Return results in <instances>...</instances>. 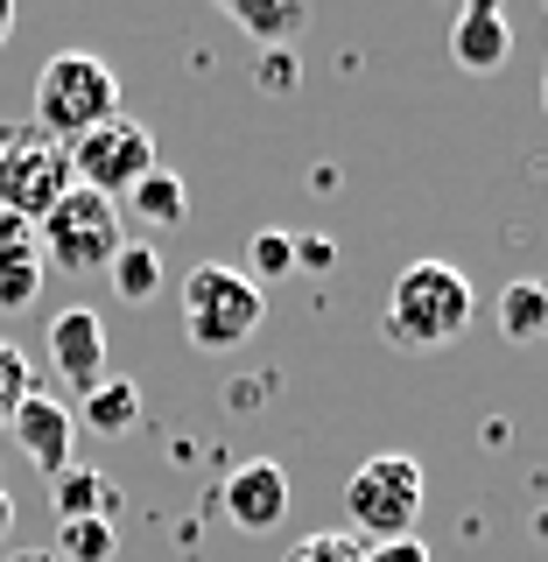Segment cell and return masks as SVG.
I'll return each mask as SVG.
<instances>
[{"label":"cell","mask_w":548,"mask_h":562,"mask_svg":"<svg viewBox=\"0 0 548 562\" xmlns=\"http://www.w3.org/2000/svg\"><path fill=\"white\" fill-rule=\"evenodd\" d=\"M450 57H457V70H471V78H500L506 70L514 29H506V14L492 8V0H471V8L450 14Z\"/></svg>","instance_id":"cell-10"},{"label":"cell","mask_w":548,"mask_h":562,"mask_svg":"<svg viewBox=\"0 0 548 562\" xmlns=\"http://www.w3.org/2000/svg\"><path fill=\"white\" fill-rule=\"evenodd\" d=\"M64 198H70V162L49 140H35L29 155H14V162L0 169V211H14V218H29V225H43Z\"/></svg>","instance_id":"cell-7"},{"label":"cell","mask_w":548,"mask_h":562,"mask_svg":"<svg viewBox=\"0 0 548 562\" xmlns=\"http://www.w3.org/2000/svg\"><path fill=\"white\" fill-rule=\"evenodd\" d=\"M225 22L246 29L260 49H295V35L310 29L303 0H225Z\"/></svg>","instance_id":"cell-13"},{"label":"cell","mask_w":548,"mask_h":562,"mask_svg":"<svg viewBox=\"0 0 548 562\" xmlns=\"http://www.w3.org/2000/svg\"><path fill=\"white\" fill-rule=\"evenodd\" d=\"M120 246H127L120 239V204H105L99 190H78V183H70V198L35 225V254L57 274H99V268H113Z\"/></svg>","instance_id":"cell-5"},{"label":"cell","mask_w":548,"mask_h":562,"mask_svg":"<svg viewBox=\"0 0 548 562\" xmlns=\"http://www.w3.org/2000/svg\"><path fill=\"white\" fill-rule=\"evenodd\" d=\"M29 260H43V254H35V225L14 218V211H0V274L29 268Z\"/></svg>","instance_id":"cell-23"},{"label":"cell","mask_w":548,"mask_h":562,"mask_svg":"<svg viewBox=\"0 0 548 562\" xmlns=\"http://www.w3.org/2000/svg\"><path fill=\"white\" fill-rule=\"evenodd\" d=\"M0 562H57L49 549H14V555H0Z\"/></svg>","instance_id":"cell-29"},{"label":"cell","mask_w":548,"mask_h":562,"mask_svg":"<svg viewBox=\"0 0 548 562\" xmlns=\"http://www.w3.org/2000/svg\"><path fill=\"white\" fill-rule=\"evenodd\" d=\"M127 211H134L141 225H155V233H176V225L190 218V190H183V176L155 162V169L127 190Z\"/></svg>","instance_id":"cell-15"},{"label":"cell","mask_w":548,"mask_h":562,"mask_svg":"<svg viewBox=\"0 0 548 562\" xmlns=\"http://www.w3.org/2000/svg\"><path fill=\"white\" fill-rule=\"evenodd\" d=\"M85 422H92L99 436H134L141 429V386L105 373L92 394H85Z\"/></svg>","instance_id":"cell-16"},{"label":"cell","mask_w":548,"mask_h":562,"mask_svg":"<svg viewBox=\"0 0 548 562\" xmlns=\"http://www.w3.org/2000/svg\"><path fill=\"white\" fill-rule=\"evenodd\" d=\"M29 394H35V373H29V359H22V351H14L8 338H0V429L14 422V408H22Z\"/></svg>","instance_id":"cell-20"},{"label":"cell","mask_w":548,"mask_h":562,"mask_svg":"<svg viewBox=\"0 0 548 562\" xmlns=\"http://www.w3.org/2000/svg\"><path fill=\"white\" fill-rule=\"evenodd\" d=\"M35 289H43V260H29V268H8V274H0V310H29L35 303Z\"/></svg>","instance_id":"cell-24"},{"label":"cell","mask_w":548,"mask_h":562,"mask_svg":"<svg viewBox=\"0 0 548 562\" xmlns=\"http://www.w3.org/2000/svg\"><path fill=\"white\" fill-rule=\"evenodd\" d=\"M268 316V289H254L246 268H225V260H204L183 281V330L198 351H233L260 330Z\"/></svg>","instance_id":"cell-4"},{"label":"cell","mask_w":548,"mask_h":562,"mask_svg":"<svg viewBox=\"0 0 548 562\" xmlns=\"http://www.w3.org/2000/svg\"><path fill=\"white\" fill-rule=\"evenodd\" d=\"M295 268H338V246L331 239H316V233H295Z\"/></svg>","instance_id":"cell-25"},{"label":"cell","mask_w":548,"mask_h":562,"mask_svg":"<svg viewBox=\"0 0 548 562\" xmlns=\"http://www.w3.org/2000/svg\"><path fill=\"white\" fill-rule=\"evenodd\" d=\"M64 162H70V183H78V190H99L105 204H120L141 176L155 169V140H148V127H134L127 113H113L105 127H92L85 140H70Z\"/></svg>","instance_id":"cell-6"},{"label":"cell","mask_w":548,"mask_h":562,"mask_svg":"<svg viewBox=\"0 0 548 562\" xmlns=\"http://www.w3.org/2000/svg\"><path fill=\"white\" fill-rule=\"evenodd\" d=\"M295 274V233H281V225H268V233H254V268H246V281H289Z\"/></svg>","instance_id":"cell-19"},{"label":"cell","mask_w":548,"mask_h":562,"mask_svg":"<svg viewBox=\"0 0 548 562\" xmlns=\"http://www.w3.org/2000/svg\"><path fill=\"white\" fill-rule=\"evenodd\" d=\"M113 113H120V78L92 49H57V57L43 64V78H35V134H43L49 148L85 140Z\"/></svg>","instance_id":"cell-2"},{"label":"cell","mask_w":548,"mask_h":562,"mask_svg":"<svg viewBox=\"0 0 548 562\" xmlns=\"http://www.w3.org/2000/svg\"><path fill=\"white\" fill-rule=\"evenodd\" d=\"M471 310H479V295H471L465 268H450V260H409L394 274V289H387L380 338L394 351H409V359H429V351H450L471 330Z\"/></svg>","instance_id":"cell-1"},{"label":"cell","mask_w":548,"mask_h":562,"mask_svg":"<svg viewBox=\"0 0 548 562\" xmlns=\"http://www.w3.org/2000/svg\"><path fill=\"white\" fill-rule=\"evenodd\" d=\"M254 85H260V92H275V99H289L295 85H303V64H295V49H260Z\"/></svg>","instance_id":"cell-22"},{"label":"cell","mask_w":548,"mask_h":562,"mask_svg":"<svg viewBox=\"0 0 548 562\" xmlns=\"http://www.w3.org/2000/svg\"><path fill=\"white\" fill-rule=\"evenodd\" d=\"M49 359H57V373L78 386V394H92L105 380V324H99V310L70 303L57 324H49Z\"/></svg>","instance_id":"cell-11"},{"label":"cell","mask_w":548,"mask_h":562,"mask_svg":"<svg viewBox=\"0 0 548 562\" xmlns=\"http://www.w3.org/2000/svg\"><path fill=\"white\" fill-rule=\"evenodd\" d=\"M14 450L29 457L43 479H57V471H70V443H78V422H70V408L57 394H29L22 408H14Z\"/></svg>","instance_id":"cell-9"},{"label":"cell","mask_w":548,"mask_h":562,"mask_svg":"<svg viewBox=\"0 0 548 562\" xmlns=\"http://www.w3.org/2000/svg\"><path fill=\"white\" fill-rule=\"evenodd\" d=\"M492 316H500V338L506 345H541L548 338V281L541 274L506 281L500 303H492Z\"/></svg>","instance_id":"cell-14"},{"label":"cell","mask_w":548,"mask_h":562,"mask_svg":"<svg viewBox=\"0 0 548 562\" xmlns=\"http://www.w3.org/2000/svg\"><path fill=\"white\" fill-rule=\"evenodd\" d=\"M541 105H548V64H541Z\"/></svg>","instance_id":"cell-31"},{"label":"cell","mask_w":548,"mask_h":562,"mask_svg":"<svg viewBox=\"0 0 548 562\" xmlns=\"http://www.w3.org/2000/svg\"><path fill=\"white\" fill-rule=\"evenodd\" d=\"M14 535V499H8V485H0V541Z\"/></svg>","instance_id":"cell-28"},{"label":"cell","mask_w":548,"mask_h":562,"mask_svg":"<svg viewBox=\"0 0 548 562\" xmlns=\"http://www.w3.org/2000/svg\"><path fill=\"white\" fill-rule=\"evenodd\" d=\"M49 506H57V520H113L120 514V485L105 479L92 464H70L49 479Z\"/></svg>","instance_id":"cell-12"},{"label":"cell","mask_w":548,"mask_h":562,"mask_svg":"<svg viewBox=\"0 0 548 562\" xmlns=\"http://www.w3.org/2000/svg\"><path fill=\"white\" fill-rule=\"evenodd\" d=\"M49 555H57V562H113L120 535H113V520H64Z\"/></svg>","instance_id":"cell-18"},{"label":"cell","mask_w":548,"mask_h":562,"mask_svg":"<svg viewBox=\"0 0 548 562\" xmlns=\"http://www.w3.org/2000/svg\"><path fill=\"white\" fill-rule=\"evenodd\" d=\"M35 140H43V134H35V120H8V127H0V169H8L14 155H29Z\"/></svg>","instance_id":"cell-26"},{"label":"cell","mask_w":548,"mask_h":562,"mask_svg":"<svg viewBox=\"0 0 548 562\" xmlns=\"http://www.w3.org/2000/svg\"><path fill=\"white\" fill-rule=\"evenodd\" d=\"M14 35V0H0V43Z\"/></svg>","instance_id":"cell-30"},{"label":"cell","mask_w":548,"mask_h":562,"mask_svg":"<svg viewBox=\"0 0 548 562\" xmlns=\"http://www.w3.org/2000/svg\"><path fill=\"white\" fill-rule=\"evenodd\" d=\"M219 506L239 535H275V527L289 520V471L268 464V457H254V464H239L233 479H225Z\"/></svg>","instance_id":"cell-8"},{"label":"cell","mask_w":548,"mask_h":562,"mask_svg":"<svg viewBox=\"0 0 548 562\" xmlns=\"http://www.w3.org/2000/svg\"><path fill=\"white\" fill-rule=\"evenodd\" d=\"M422 499H429V479H422V464L401 457V450L366 457L345 479V520L366 549H373V541H409L415 520H422Z\"/></svg>","instance_id":"cell-3"},{"label":"cell","mask_w":548,"mask_h":562,"mask_svg":"<svg viewBox=\"0 0 548 562\" xmlns=\"http://www.w3.org/2000/svg\"><path fill=\"white\" fill-rule=\"evenodd\" d=\"M113 289H120V303H155V289H163V254H155L148 239H127L113 254Z\"/></svg>","instance_id":"cell-17"},{"label":"cell","mask_w":548,"mask_h":562,"mask_svg":"<svg viewBox=\"0 0 548 562\" xmlns=\"http://www.w3.org/2000/svg\"><path fill=\"white\" fill-rule=\"evenodd\" d=\"M281 562H366V541L359 535H303Z\"/></svg>","instance_id":"cell-21"},{"label":"cell","mask_w":548,"mask_h":562,"mask_svg":"<svg viewBox=\"0 0 548 562\" xmlns=\"http://www.w3.org/2000/svg\"><path fill=\"white\" fill-rule=\"evenodd\" d=\"M366 562H429V549H422L415 535H409V541H373V549H366Z\"/></svg>","instance_id":"cell-27"}]
</instances>
